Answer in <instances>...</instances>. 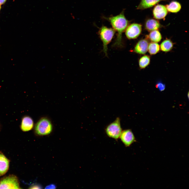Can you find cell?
<instances>
[{
    "label": "cell",
    "instance_id": "cell-1",
    "mask_svg": "<svg viewBox=\"0 0 189 189\" xmlns=\"http://www.w3.org/2000/svg\"><path fill=\"white\" fill-rule=\"evenodd\" d=\"M106 19L110 22L113 29L117 32L114 45L118 47L122 46V34L129 24V22L125 17L123 11L118 15L111 17Z\"/></svg>",
    "mask_w": 189,
    "mask_h": 189
},
{
    "label": "cell",
    "instance_id": "cell-14",
    "mask_svg": "<svg viewBox=\"0 0 189 189\" xmlns=\"http://www.w3.org/2000/svg\"><path fill=\"white\" fill-rule=\"evenodd\" d=\"M146 36V38L149 39L152 42L157 43L160 42L162 38L160 33L158 30L151 31Z\"/></svg>",
    "mask_w": 189,
    "mask_h": 189
},
{
    "label": "cell",
    "instance_id": "cell-5",
    "mask_svg": "<svg viewBox=\"0 0 189 189\" xmlns=\"http://www.w3.org/2000/svg\"><path fill=\"white\" fill-rule=\"evenodd\" d=\"M0 188L19 189V181L17 177L13 175L2 178L0 181Z\"/></svg>",
    "mask_w": 189,
    "mask_h": 189
},
{
    "label": "cell",
    "instance_id": "cell-2",
    "mask_svg": "<svg viewBox=\"0 0 189 189\" xmlns=\"http://www.w3.org/2000/svg\"><path fill=\"white\" fill-rule=\"evenodd\" d=\"M115 33L113 28H109L104 26L100 29L99 34L103 44V51L106 56H107V46L112 39Z\"/></svg>",
    "mask_w": 189,
    "mask_h": 189
},
{
    "label": "cell",
    "instance_id": "cell-20",
    "mask_svg": "<svg viewBox=\"0 0 189 189\" xmlns=\"http://www.w3.org/2000/svg\"><path fill=\"white\" fill-rule=\"evenodd\" d=\"M42 188V187L40 185L38 184H34L30 186L29 188L41 189Z\"/></svg>",
    "mask_w": 189,
    "mask_h": 189
},
{
    "label": "cell",
    "instance_id": "cell-10",
    "mask_svg": "<svg viewBox=\"0 0 189 189\" xmlns=\"http://www.w3.org/2000/svg\"><path fill=\"white\" fill-rule=\"evenodd\" d=\"M9 165V160L0 152V176L5 174L8 171Z\"/></svg>",
    "mask_w": 189,
    "mask_h": 189
},
{
    "label": "cell",
    "instance_id": "cell-18",
    "mask_svg": "<svg viewBox=\"0 0 189 189\" xmlns=\"http://www.w3.org/2000/svg\"><path fill=\"white\" fill-rule=\"evenodd\" d=\"M150 57L148 55H144L140 59L139 61V67L141 69L145 68L150 64Z\"/></svg>",
    "mask_w": 189,
    "mask_h": 189
},
{
    "label": "cell",
    "instance_id": "cell-19",
    "mask_svg": "<svg viewBox=\"0 0 189 189\" xmlns=\"http://www.w3.org/2000/svg\"><path fill=\"white\" fill-rule=\"evenodd\" d=\"M156 87L160 91H164L165 88V85L161 82H159L157 83Z\"/></svg>",
    "mask_w": 189,
    "mask_h": 189
},
{
    "label": "cell",
    "instance_id": "cell-13",
    "mask_svg": "<svg viewBox=\"0 0 189 189\" xmlns=\"http://www.w3.org/2000/svg\"><path fill=\"white\" fill-rule=\"evenodd\" d=\"M166 0H141L137 8L139 9H144L152 7L159 2Z\"/></svg>",
    "mask_w": 189,
    "mask_h": 189
},
{
    "label": "cell",
    "instance_id": "cell-8",
    "mask_svg": "<svg viewBox=\"0 0 189 189\" xmlns=\"http://www.w3.org/2000/svg\"><path fill=\"white\" fill-rule=\"evenodd\" d=\"M167 13V10L166 7L161 4H158L156 6L153 11L154 17L158 19L164 18Z\"/></svg>",
    "mask_w": 189,
    "mask_h": 189
},
{
    "label": "cell",
    "instance_id": "cell-9",
    "mask_svg": "<svg viewBox=\"0 0 189 189\" xmlns=\"http://www.w3.org/2000/svg\"><path fill=\"white\" fill-rule=\"evenodd\" d=\"M149 43L146 39L140 40L137 43L134 48V51L140 54H144L148 51Z\"/></svg>",
    "mask_w": 189,
    "mask_h": 189
},
{
    "label": "cell",
    "instance_id": "cell-7",
    "mask_svg": "<svg viewBox=\"0 0 189 189\" xmlns=\"http://www.w3.org/2000/svg\"><path fill=\"white\" fill-rule=\"evenodd\" d=\"M119 138L127 147L130 146L133 143L136 141L133 133L130 129L122 131Z\"/></svg>",
    "mask_w": 189,
    "mask_h": 189
},
{
    "label": "cell",
    "instance_id": "cell-17",
    "mask_svg": "<svg viewBox=\"0 0 189 189\" xmlns=\"http://www.w3.org/2000/svg\"><path fill=\"white\" fill-rule=\"evenodd\" d=\"M160 46L157 43L151 42L149 44L148 51L151 55H154L159 52Z\"/></svg>",
    "mask_w": 189,
    "mask_h": 189
},
{
    "label": "cell",
    "instance_id": "cell-23",
    "mask_svg": "<svg viewBox=\"0 0 189 189\" xmlns=\"http://www.w3.org/2000/svg\"><path fill=\"white\" fill-rule=\"evenodd\" d=\"M1 9V6H0V10Z\"/></svg>",
    "mask_w": 189,
    "mask_h": 189
},
{
    "label": "cell",
    "instance_id": "cell-6",
    "mask_svg": "<svg viewBox=\"0 0 189 189\" xmlns=\"http://www.w3.org/2000/svg\"><path fill=\"white\" fill-rule=\"evenodd\" d=\"M142 25L140 24L133 23L128 25L125 31V34L129 39H134L137 38L141 32Z\"/></svg>",
    "mask_w": 189,
    "mask_h": 189
},
{
    "label": "cell",
    "instance_id": "cell-11",
    "mask_svg": "<svg viewBox=\"0 0 189 189\" xmlns=\"http://www.w3.org/2000/svg\"><path fill=\"white\" fill-rule=\"evenodd\" d=\"M34 126L33 121L29 117L26 116L22 119L21 124V129L23 131H28L31 130Z\"/></svg>",
    "mask_w": 189,
    "mask_h": 189
},
{
    "label": "cell",
    "instance_id": "cell-12",
    "mask_svg": "<svg viewBox=\"0 0 189 189\" xmlns=\"http://www.w3.org/2000/svg\"><path fill=\"white\" fill-rule=\"evenodd\" d=\"M145 25V29L149 31L158 30L161 26L158 21L153 19H148L146 22Z\"/></svg>",
    "mask_w": 189,
    "mask_h": 189
},
{
    "label": "cell",
    "instance_id": "cell-22",
    "mask_svg": "<svg viewBox=\"0 0 189 189\" xmlns=\"http://www.w3.org/2000/svg\"><path fill=\"white\" fill-rule=\"evenodd\" d=\"M6 0H0V5L3 4L6 2Z\"/></svg>",
    "mask_w": 189,
    "mask_h": 189
},
{
    "label": "cell",
    "instance_id": "cell-3",
    "mask_svg": "<svg viewBox=\"0 0 189 189\" xmlns=\"http://www.w3.org/2000/svg\"><path fill=\"white\" fill-rule=\"evenodd\" d=\"M52 130V125L50 120L46 117L41 118L36 123L35 127L36 133L39 135L49 134Z\"/></svg>",
    "mask_w": 189,
    "mask_h": 189
},
{
    "label": "cell",
    "instance_id": "cell-16",
    "mask_svg": "<svg viewBox=\"0 0 189 189\" xmlns=\"http://www.w3.org/2000/svg\"><path fill=\"white\" fill-rule=\"evenodd\" d=\"M174 44L170 39H166L161 43L160 46L161 50L164 52L170 51L173 47Z\"/></svg>",
    "mask_w": 189,
    "mask_h": 189
},
{
    "label": "cell",
    "instance_id": "cell-15",
    "mask_svg": "<svg viewBox=\"0 0 189 189\" xmlns=\"http://www.w3.org/2000/svg\"><path fill=\"white\" fill-rule=\"evenodd\" d=\"M166 9L169 12L176 13L178 12L181 8L180 3L176 1H172L165 6Z\"/></svg>",
    "mask_w": 189,
    "mask_h": 189
},
{
    "label": "cell",
    "instance_id": "cell-21",
    "mask_svg": "<svg viewBox=\"0 0 189 189\" xmlns=\"http://www.w3.org/2000/svg\"><path fill=\"white\" fill-rule=\"evenodd\" d=\"M56 185L53 184H51L46 186L45 187V189H55L56 188Z\"/></svg>",
    "mask_w": 189,
    "mask_h": 189
},
{
    "label": "cell",
    "instance_id": "cell-4",
    "mask_svg": "<svg viewBox=\"0 0 189 189\" xmlns=\"http://www.w3.org/2000/svg\"><path fill=\"white\" fill-rule=\"evenodd\" d=\"M122 132L120 119L118 117L108 125L106 129L107 135L109 137L116 140L119 138Z\"/></svg>",
    "mask_w": 189,
    "mask_h": 189
}]
</instances>
